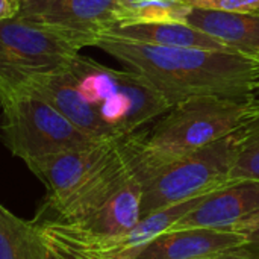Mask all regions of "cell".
Segmentation results:
<instances>
[{
	"label": "cell",
	"instance_id": "obj_1",
	"mask_svg": "<svg viewBox=\"0 0 259 259\" xmlns=\"http://www.w3.org/2000/svg\"><path fill=\"white\" fill-rule=\"evenodd\" d=\"M94 47L144 79L170 106L193 97L253 100L258 61L237 50L167 47L100 35Z\"/></svg>",
	"mask_w": 259,
	"mask_h": 259
},
{
	"label": "cell",
	"instance_id": "obj_2",
	"mask_svg": "<svg viewBox=\"0 0 259 259\" xmlns=\"http://www.w3.org/2000/svg\"><path fill=\"white\" fill-rule=\"evenodd\" d=\"M252 100L193 97L173 105L150 129L120 138L121 150L134 168H152L197 152L235 132Z\"/></svg>",
	"mask_w": 259,
	"mask_h": 259
},
{
	"label": "cell",
	"instance_id": "obj_3",
	"mask_svg": "<svg viewBox=\"0 0 259 259\" xmlns=\"http://www.w3.org/2000/svg\"><path fill=\"white\" fill-rule=\"evenodd\" d=\"M238 129L171 162L152 168L131 167L141 185V217L228 184L238 150Z\"/></svg>",
	"mask_w": 259,
	"mask_h": 259
},
{
	"label": "cell",
	"instance_id": "obj_4",
	"mask_svg": "<svg viewBox=\"0 0 259 259\" xmlns=\"http://www.w3.org/2000/svg\"><path fill=\"white\" fill-rule=\"evenodd\" d=\"M83 47L65 32L17 17L0 21V100L18 94L33 77L67 67Z\"/></svg>",
	"mask_w": 259,
	"mask_h": 259
},
{
	"label": "cell",
	"instance_id": "obj_5",
	"mask_svg": "<svg viewBox=\"0 0 259 259\" xmlns=\"http://www.w3.org/2000/svg\"><path fill=\"white\" fill-rule=\"evenodd\" d=\"M0 138L24 162L105 141L85 134L52 105L32 94L11 96L0 100Z\"/></svg>",
	"mask_w": 259,
	"mask_h": 259
},
{
	"label": "cell",
	"instance_id": "obj_6",
	"mask_svg": "<svg viewBox=\"0 0 259 259\" xmlns=\"http://www.w3.org/2000/svg\"><path fill=\"white\" fill-rule=\"evenodd\" d=\"M259 226V181L231 179L208 193L191 212L184 215L170 231L209 228L247 234Z\"/></svg>",
	"mask_w": 259,
	"mask_h": 259
},
{
	"label": "cell",
	"instance_id": "obj_7",
	"mask_svg": "<svg viewBox=\"0 0 259 259\" xmlns=\"http://www.w3.org/2000/svg\"><path fill=\"white\" fill-rule=\"evenodd\" d=\"M117 0H27L17 18L41 27L65 32L85 47L112 26Z\"/></svg>",
	"mask_w": 259,
	"mask_h": 259
},
{
	"label": "cell",
	"instance_id": "obj_8",
	"mask_svg": "<svg viewBox=\"0 0 259 259\" xmlns=\"http://www.w3.org/2000/svg\"><path fill=\"white\" fill-rule=\"evenodd\" d=\"M118 138L90 147L59 152L26 161L29 170L49 188L47 203L61 200L103 168L117 153Z\"/></svg>",
	"mask_w": 259,
	"mask_h": 259
},
{
	"label": "cell",
	"instance_id": "obj_9",
	"mask_svg": "<svg viewBox=\"0 0 259 259\" xmlns=\"http://www.w3.org/2000/svg\"><path fill=\"white\" fill-rule=\"evenodd\" d=\"M71 64V62H70ZM70 64L49 74L33 77L20 93L32 94L52 105L67 120L85 134L99 140H114L120 135L100 117V114L83 99L77 88L76 76ZM18 93V94H20Z\"/></svg>",
	"mask_w": 259,
	"mask_h": 259
},
{
	"label": "cell",
	"instance_id": "obj_10",
	"mask_svg": "<svg viewBox=\"0 0 259 259\" xmlns=\"http://www.w3.org/2000/svg\"><path fill=\"white\" fill-rule=\"evenodd\" d=\"M132 170V168H131ZM141 185L134 171L102 203L68 225L52 223L62 231L83 238L115 237L131 231L141 219Z\"/></svg>",
	"mask_w": 259,
	"mask_h": 259
},
{
	"label": "cell",
	"instance_id": "obj_11",
	"mask_svg": "<svg viewBox=\"0 0 259 259\" xmlns=\"http://www.w3.org/2000/svg\"><path fill=\"white\" fill-rule=\"evenodd\" d=\"M244 235L209 228L167 231L143 246L134 259H199L246 244Z\"/></svg>",
	"mask_w": 259,
	"mask_h": 259
},
{
	"label": "cell",
	"instance_id": "obj_12",
	"mask_svg": "<svg viewBox=\"0 0 259 259\" xmlns=\"http://www.w3.org/2000/svg\"><path fill=\"white\" fill-rule=\"evenodd\" d=\"M179 20L237 52L250 56L259 55V11H222L188 6Z\"/></svg>",
	"mask_w": 259,
	"mask_h": 259
},
{
	"label": "cell",
	"instance_id": "obj_13",
	"mask_svg": "<svg viewBox=\"0 0 259 259\" xmlns=\"http://www.w3.org/2000/svg\"><path fill=\"white\" fill-rule=\"evenodd\" d=\"M102 35L118 36L146 44L167 46V47H191L209 50H234L215 39L214 36L199 30L197 27L181 20L144 21L115 24L105 30Z\"/></svg>",
	"mask_w": 259,
	"mask_h": 259
},
{
	"label": "cell",
	"instance_id": "obj_14",
	"mask_svg": "<svg viewBox=\"0 0 259 259\" xmlns=\"http://www.w3.org/2000/svg\"><path fill=\"white\" fill-rule=\"evenodd\" d=\"M0 259H49L47 244L38 226L14 215L2 203Z\"/></svg>",
	"mask_w": 259,
	"mask_h": 259
},
{
	"label": "cell",
	"instance_id": "obj_15",
	"mask_svg": "<svg viewBox=\"0 0 259 259\" xmlns=\"http://www.w3.org/2000/svg\"><path fill=\"white\" fill-rule=\"evenodd\" d=\"M231 179L259 181V100L253 99L238 129V150Z\"/></svg>",
	"mask_w": 259,
	"mask_h": 259
},
{
	"label": "cell",
	"instance_id": "obj_16",
	"mask_svg": "<svg viewBox=\"0 0 259 259\" xmlns=\"http://www.w3.org/2000/svg\"><path fill=\"white\" fill-rule=\"evenodd\" d=\"M187 8L185 0H117L112 14V26L179 20Z\"/></svg>",
	"mask_w": 259,
	"mask_h": 259
},
{
	"label": "cell",
	"instance_id": "obj_17",
	"mask_svg": "<svg viewBox=\"0 0 259 259\" xmlns=\"http://www.w3.org/2000/svg\"><path fill=\"white\" fill-rule=\"evenodd\" d=\"M185 5L222 11H259V0H185Z\"/></svg>",
	"mask_w": 259,
	"mask_h": 259
},
{
	"label": "cell",
	"instance_id": "obj_18",
	"mask_svg": "<svg viewBox=\"0 0 259 259\" xmlns=\"http://www.w3.org/2000/svg\"><path fill=\"white\" fill-rule=\"evenodd\" d=\"M199 259H259V244L253 243H246L240 247L212 255V256H206V258Z\"/></svg>",
	"mask_w": 259,
	"mask_h": 259
},
{
	"label": "cell",
	"instance_id": "obj_19",
	"mask_svg": "<svg viewBox=\"0 0 259 259\" xmlns=\"http://www.w3.org/2000/svg\"><path fill=\"white\" fill-rule=\"evenodd\" d=\"M21 2L18 0H0V21L15 18L20 12Z\"/></svg>",
	"mask_w": 259,
	"mask_h": 259
},
{
	"label": "cell",
	"instance_id": "obj_20",
	"mask_svg": "<svg viewBox=\"0 0 259 259\" xmlns=\"http://www.w3.org/2000/svg\"><path fill=\"white\" fill-rule=\"evenodd\" d=\"M44 238V237H42ZM46 244H47V250H49V259H76L71 253H68L67 250H64L62 247H59L58 244H55L53 241L44 238Z\"/></svg>",
	"mask_w": 259,
	"mask_h": 259
},
{
	"label": "cell",
	"instance_id": "obj_21",
	"mask_svg": "<svg viewBox=\"0 0 259 259\" xmlns=\"http://www.w3.org/2000/svg\"><path fill=\"white\" fill-rule=\"evenodd\" d=\"M61 247V246H59ZM65 250V249H64ZM68 252V250H67ZM76 259H134L126 256H114V255H102V253H91V252H68Z\"/></svg>",
	"mask_w": 259,
	"mask_h": 259
},
{
	"label": "cell",
	"instance_id": "obj_22",
	"mask_svg": "<svg viewBox=\"0 0 259 259\" xmlns=\"http://www.w3.org/2000/svg\"><path fill=\"white\" fill-rule=\"evenodd\" d=\"M244 237H246L247 243H253V244H259V226H258V228H255V229H252L250 232L244 234Z\"/></svg>",
	"mask_w": 259,
	"mask_h": 259
},
{
	"label": "cell",
	"instance_id": "obj_23",
	"mask_svg": "<svg viewBox=\"0 0 259 259\" xmlns=\"http://www.w3.org/2000/svg\"><path fill=\"white\" fill-rule=\"evenodd\" d=\"M256 61H258L259 64V55H255L253 56ZM253 99H256V100H259V71H258V76H256V83H255V91H253Z\"/></svg>",
	"mask_w": 259,
	"mask_h": 259
},
{
	"label": "cell",
	"instance_id": "obj_24",
	"mask_svg": "<svg viewBox=\"0 0 259 259\" xmlns=\"http://www.w3.org/2000/svg\"><path fill=\"white\" fill-rule=\"evenodd\" d=\"M18 2H21V3H23V2H27V0H18Z\"/></svg>",
	"mask_w": 259,
	"mask_h": 259
}]
</instances>
